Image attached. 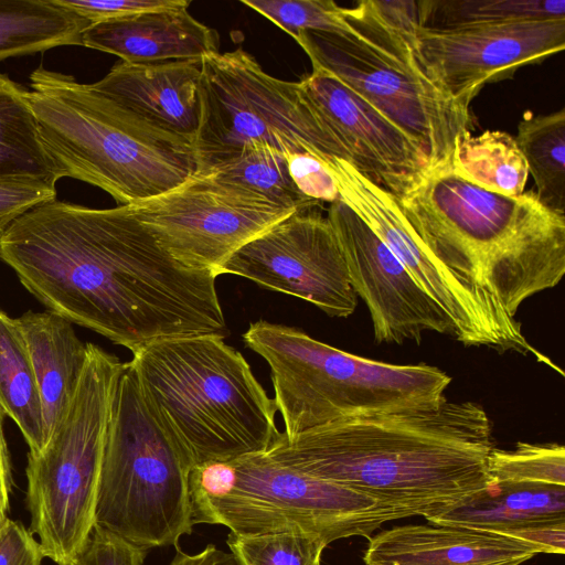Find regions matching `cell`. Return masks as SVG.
<instances>
[{
    "instance_id": "obj_31",
    "label": "cell",
    "mask_w": 565,
    "mask_h": 565,
    "mask_svg": "<svg viewBox=\"0 0 565 565\" xmlns=\"http://www.w3.org/2000/svg\"><path fill=\"white\" fill-rule=\"evenodd\" d=\"M226 545L242 565H321L328 544L302 532L228 534Z\"/></svg>"
},
{
    "instance_id": "obj_41",
    "label": "cell",
    "mask_w": 565,
    "mask_h": 565,
    "mask_svg": "<svg viewBox=\"0 0 565 565\" xmlns=\"http://www.w3.org/2000/svg\"><path fill=\"white\" fill-rule=\"evenodd\" d=\"M2 525V523L0 522V526Z\"/></svg>"
},
{
    "instance_id": "obj_10",
    "label": "cell",
    "mask_w": 565,
    "mask_h": 565,
    "mask_svg": "<svg viewBox=\"0 0 565 565\" xmlns=\"http://www.w3.org/2000/svg\"><path fill=\"white\" fill-rule=\"evenodd\" d=\"M70 407L45 447L28 454L29 530L43 555L72 565L95 526L98 484L113 399L125 363L94 343Z\"/></svg>"
},
{
    "instance_id": "obj_13",
    "label": "cell",
    "mask_w": 565,
    "mask_h": 565,
    "mask_svg": "<svg viewBox=\"0 0 565 565\" xmlns=\"http://www.w3.org/2000/svg\"><path fill=\"white\" fill-rule=\"evenodd\" d=\"M129 206L174 258L216 277L236 250L297 211L198 173Z\"/></svg>"
},
{
    "instance_id": "obj_33",
    "label": "cell",
    "mask_w": 565,
    "mask_h": 565,
    "mask_svg": "<svg viewBox=\"0 0 565 565\" xmlns=\"http://www.w3.org/2000/svg\"><path fill=\"white\" fill-rule=\"evenodd\" d=\"M90 24L122 19L143 12L188 8L186 0H52Z\"/></svg>"
},
{
    "instance_id": "obj_36",
    "label": "cell",
    "mask_w": 565,
    "mask_h": 565,
    "mask_svg": "<svg viewBox=\"0 0 565 565\" xmlns=\"http://www.w3.org/2000/svg\"><path fill=\"white\" fill-rule=\"evenodd\" d=\"M289 172L297 189L319 203L340 199L335 179L316 158L309 154L288 156Z\"/></svg>"
},
{
    "instance_id": "obj_34",
    "label": "cell",
    "mask_w": 565,
    "mask_h": 565,
    "mask_svg": "<svg viewBox=\"0 0 565 565\" xmlns=\"http://www.w3.org/2000/svg\"><path fill=\"white\" fill-rule=\"evenodd\" d=\"M147 551L95 525L72 565H143Z\"/></svg>"
},
{
    "instance_id": "obj_26",
    "label": "cell",
    "mask_w": 565,
    "mask_h": 565,
    "mask_svg": "<svg viewBox=\"0 0 565 565\" xmlns=\"http://www.w3.org/2000/svg\"><path fill=\"white\" fill-rule=\"evenodd\" d=\"M450 166L468 182L505 196H520L529 178L514 137L500 130H486L478 136L470 131L459 135Z\"/></svg>"
},
{
    "instance_id": "obj_16",
    "label": "cell",
    "mask_w": 565,
    "mask_h": 565,
    "mask_svg": "<svg viewBox=\"0 0 565 565\" xmlns=\"http://www.w3.org/2000/svg\"><path fill=\"white\" fill-rule=\"evenodd\" d=\"M327 218L339 239L350 284L369 309L377 343L419 342L425 331L454 337L443 309L348 205L340 200L330 203Z\"/></svg>"
},
{
    "instance_id": "obj_8",
    "label": "cell",
    "mask_w": 565,
    "mask_h": 565,
    "mask_svg": "<svg viewBox=\"0 0 565 565\" xmlns=\"http://www.w3.org/2000/svg\"><path fill=\"white\" fill-rule=\"evenodd\" d=\"M193 466L146 403L130 362L118 380L102 458L95 525L146 550L193 530Z\"/></svg>"
},
{
    "instance_id": "obj_32",
    "label": "cell",
    "mask_w": 565,
    "mask_h": 565,
    "mask_svg": "<svg viewBox=\"0 0 565 565\" xmlns=\"http://www.w3.org/2000/svg\"><path fill=\"white\" fill-rule=\"evenodd\" d=\"M295 38L300 32L352 33L344 8L331 0H242Z\"/></svg>"
},
{
    "instance_id": "obj_3",
    "label": "cell",
    "mask_w": 565,
    "mask_h": 565,
    "mask_svg": "<svg viewBox=\"0 0 565 565\" xmlns=\"http://www.w3.org/2000/svg\"><path fill=\"white\" fill-rule=\"evenodd\" d=\"M397 204L433 254L494 295L511 318L565 274V216L543 207L532 191H487L449 161L430 167Z\"/></svg>"
},
{
    "instance_id": "obj_35",
    "label": "cell",
    "mask_w": 565,
    "mask_h": 565,
    "mask_svg": "<svg viewBox=\"0 0 565 565\" xmlns=\"http://www.w3.org/2000/svg\"><path fill=\"white\" fill-rule=\"evenodd\" d=\"M54 199L55 186L41 181H0V235L25 212Z\"/></svg>"
},
{
    "instance_id": "obj_7",
    "label": "cell",
    "mask_w": 565,
    "mask_h": 565,
    "mask_svg": "<svg viewBox=\"0 0 565 565\" xmlns=\"http://www.w3.org/2000/svg\"><path fill=\"white\" fill-rule=\"evenodd\" d=\"M193 524L236 535L302 532L328 545L370 537L405 515L376 499L286 467L266 454L195 466L189 478Z\"/></svg>"
},
{
    "instance_id": "obj_27",
    "label": "cell",
    "mask_w": 565,
    "mask_h": 565,
    "mask_svg": "<svg viewBox=\"0 0 565 565\" xmlns=\"http://www.w3.org/2000/svg\"><path fill=\"white\" fill-rule=\"evenodd\" d=\"M196 173L284 207L302 210L320 204L297 189L289 172L288 156L265 145H247Z\"/></svg>"
},
{
    "instance_id": "obj_4",
    "label": "cell",
    "mask_w": 565,
    "mask_h": 565,
    "mask_svg": "<svg viewBox=\"0 0 565 565\" xmlns=\"http://www.w3.org/2000/svg\"><path fill=\"white\" fill-rule=\"evenodd\" d=\"M129 362L146 403L193 468L266 454L280 434L274 399L223 338L160 340Z\"/></svg>"
},
{
    "instance_id": "obj_38",
    "label": "cell",
    "mask_w": 565,
    "mask_h": 565,
    "mask_svg": "<svg viewBox=\"0 0 565 565\" xmlns=\"http://www.w3.org/2000/svg\"><path fill=\"white\" fill-rule=\"evenodd\" d=\"M529 545L536 554H564L565 520L536 522L500 532Z\"/></svg>"
},
{
    "instance_id": "obj_14",
    "label": "cell",
    "mask_w": 565,
    "mask_h": 565,
    "mask_svg": "<svg viewBox=\"0 0 565 565\" xmlns=\"http://www.w3.org/2000/svg\"><path fill=\"white\" fill-rule=\"evenodd\" d=\"M222 274L303 299L330 317L347 318L358 305L335 232L313 207L290 213L242 246Z\"/></svg>"
},
{
    "instance_id": "obj_5",
    "label": "cell",
    "mask_w": 565,
    "mask_h": 565,
    "mask_svg": "<svg viewBox=\"0 0 565 565\" xmlns=\"http://www.w3.org/2000/svg\"><path fill=\"white\" fill-rule=\"evenodd\" d=\"M29 100L61 177L134 205L171 191L198 172L194 141L166 131L74 76L39 66Z\"/></svg>"
},
{
    "instance_id": "obj_12",
    "label": "cell",
    "mask_w": 565,
    "mask_h": 565,
    "mask_svg": "<svg viewBox=\"0 0 565 565\" xmlns=\"http://www.w3.org/2000/svg\"><path fill=\"white\" fill-rule=\"evenodd\" d=\"M340 201L348 205L391 249L419 287L443 309L454 338L465 345L488 347L545 358L522 333L494 295L447 267L423 243L397 199L385 189L340 161L334 168Z\"/></svg>"
},
{
    "instance_id": "obj_6",
    "label": "cell",
    "mask_w": 565,
    "mask_h": 565,
    "mask_svg": "<svg viewBox=\"0 0 565 565\" xmlns=\"http://www.w3.org/2000/svg\"><path fill=\"white\" fill-rule=\"evenodd\" d=\"M243 340L270 369L287 439L348 418L435 408L451 382L436 366L362 358L265 320L250 323Z\"/></svg>"
},
{
    "instance_id": "obj_28",
    "label": "cell",
    "mask_w": 565,
    "mask_h": 565,
    "mask_svg": "<svg viewBox=\"0 0 565 565\" xmlns=\"http://www.w3.org/2000/svg\"><path fill=\"white\" fill-rule=\"evenodd\" d=\"M536 186L539 203L565 212V109L548 114H524L514 137Z\"/></svg>"
},
{
    "instance_id": "obj_30",
    "label": "cell",
    "mask_w": 565,
    "mask_h": 565,
    "mask_svg": "<svg viewBox=\"0 0 565 565\" xmlns=\"http://www.w3.org/2000/svg\"><path fill=\"white\" fill-rule=\"evenodd\" d=\"M492 483L565 486V449L558 444L518 443L513 450L492 448L487 458Z\"/></svg>"
},
{
    "instance_id": "obj_17",
    "label": "cell",
    "mask_w": 565,
    "mask_h": 565,
    "mask_svg": "<svg viewBox=\"0 0 565 565\" xmlns=\"http://www.w3.org/2000/svg\"><path fill=\"white\" fill-rule=\"evenodd\" d=\"M300 83L349 163L396 199L430 169L411 137L332 74L312 66Z\"/></svg>"
},
{
    "instance_id": "obj_25",
    "label": "cell",
    "mask_w": 565,
    "mask_h": 565,
    "mask_svg": "<svg viewBox=\"0 0 565 565\" xmlns=\"http://www.w3.org/2000/svg\"><path fill=\"white\" fill-rule=\"evenodd\" d=\"M0 405L21 430L29 452L45 447L40 391L15 319L0 311Z\"/></svg>"
},
{
    "instance_id": "obj_1",
    "label": "cell",
    "mask_w": 565,
    "mask_h": 565,
    "mask_svg": "<svg viewBox=\"0 0 565 565\" xmlns=\"http://www.w3.org/2000/svg\"><path fill=\"white\" fill-rule=\"evenodd\" d=\"M0 259L49 311L132 353L228 333L216 276L174 258L129 205L39 204L0 235Z\"/></svg>"
},
{
    "instance_id": "obj_15",
    "label": "cell",
    "mask_w": 565,
    "mask_h": 565,
    "mask_svg": "<svg viewBox=\"0 0 565 565\" xmlns=\"http://www.w3.org/2000/svg\"><path fill=\"white\" fill-rule=\"evenodd\" d=\"M412 46L425 75L455 102L470 108L486 84L562 52L565 18L451 30L420 28Z\"/></svg>"
},
{
    "instance_id": "obj_18",
    "label": "cell",
    "mask_w": 565,
    "mask_h": 565,
    "mask_svg": "<svg viewBox=\"0 0 565 565\" xmlns=\"http://www.w3.org/2000/svg\"><path fill=\"white\" fill-rule=\"evenodd\" d=\"M201 60L121 61L88 86L146 121L194 141L201 118Z\"/></svg>"
},
{
    "instance_id": "obj_2",
    "label": "cell",
    "mask_w": 565,
    "mask_h": 565,
    "mask_svg": "<svg viewBox=\"0 0 565 565\" xmlns=\"http://www.w3.org/2000/svg\"><path fill=\"white\" fill-rule=\"evenodd\" d=\"M491 424L475 402L348 418L287 439L266 455L294 470L365 493L425 519L491 482Z\"/></svg>"
},
{
    "instance_id": "obj_9",
    "label": "cell",
    "mask_w": 565,
    "mask_h": 565,
    "mask_svg": "<svg viewBox=\"0 0 565 565\" xmlns=\"http://www.w3.org/2000/svg\"><path fill=\"white\" fill-rule=\"evenodd\" d=\"M344 15L352 33L306 31L294 39L312 66L335 76L411 137L431 167L449 162L456 138L475 126L470 108L425 75L413 41L383 23L367 0L344 8Z\"/></svg>"
},
{
    "instance_id": "obj_29",
    "label": "cell",
    "mask_w": 565,
    "mask_h": 565,
    "mask_svg": "<svg viewBox=\"0 0 565 565\" xmlns=\"http://www.w3.org/2000/svg\"><path fill=\"white\" fill-rule=\"evenodd\" d=\"M419 8L422 28L429 30L565 18V0H428Z\"/></svg>"
},
{
    "instance_id": "obj_19",
    "label": "cell",
    "mask_w": 565,
    "mask_h": 565,
    "mask_svg": "<svg viewBox=\"0 0 565 565\" xmlns=\"http://www.w3.org/2000/svg\"><path fill=\"white\" fill-rule=\"evenodd\" d=\"M536 553L510 536L452 525L407 524L369 537L365 565H521Z\"/></svg>"
},
{
    "instance_id": "obj_40",
    "label": "cell",
    "mask_w": 565,
    "mask_h": 565,
    "mask_svg": "<svg viewBox=\"0 0 565 565\" xmlns=\"http://www.w3.org/2000/svg\"><path fill=\"white\" fill-rule=\"evenodd\" d=\"M6 413L0 405V522L3 523L10 510V499L13 488V479L9 451L3 434V420Z\"/></svg>"
},
{
    "instance_id": "obj_23",
    "label": "cell",
    "mask_w": 565,
    "mask_h": 565,
    "mask_svg": "<svg viewBox=\"0 0 565 565\" xmlns=\"http://www.w3.org/2000/svg\"><path fill=\"white\" fill-rule=\"evenodd\" d=\"M61 173L42 141L28 89L0 73V181L55 186Z\"/></svg>"
},
{
    "instance_id": "obj_21",
    "label": "cell",
    "mask_w": 565,
    "mask_h": 565,
    "mask_svg": "<svg viewBox=\"0 0 565 565\" xmlns=\"http://www.w3.org/2000/svg\"><path fill=\"white\" fill-rule=\"evenodd\" d=\"M15 320L40 391L46 445L75 395L87 345L77 338L72 323L54 312L28 311Z\"/></svg>"
},
{
    "instance_id": "obj_37",
    "label": "cell",
    "mask_w": 565,
    "mask_h": 565,
    "mask_svg": "<svg viewBox=\"0 0 565 565\" xmlns=\"http://www.w3.org/2000/svg\"><path fill=\"white\" fill-rule=\"evenodd\" d=\"M44 558L34 534L8 516L0 526V565H42Z\"/></svg>"
},
{
    "instance_id": "obj_24",
    "label": "cell",
    "mask_w": 565,
    "mask_h": 565,
    "mask_svg": "<svg viewBox=\"0 0 565 565\" xmlns=\"http://www.w3.org/2000/svg\"><path fill=\"white\" fill-rule=\"evenodd\" d=\"M90 23L52 0H0V61L83 45Z\"/></svg>"
},
{
    "instance_id": "obj_39",
    "label": "cell",
    "mask_w": 565,
    "mask_h": 565,
    "mask_svg": "<svg viewBox=\"0 0 565 565\" xmlns=\"http://www.w3.org/2000/svg\"><path fill=\"white\" fill-rule=\"evenodd\" d=\"M170 565H242L231 552H224L213 544L206 545L198 553H186L179 547Z\"/></svg>"
},
{
    "instance_id": "obj_22",
    "label": "cell",
    "mask_w": 565,
    "mask_h": 565,
    "mask_svg": "<svg viewBox=\"0 0 565 565\" xmlns=\"http://www.w3.org/2000/svg\"><path fill=\"white\" fill-rule=\"evenodd\" d=\"M426 520L431 524L494 533L565 520V486L490 483L459 505Z\"/></svg>"
},
{
    "instance_id": "obj_11",
    "label": "cell",
    "mask_w": 565,
    "mask_h": 565,
    "mask_svg": "<svg viewBox=\"0 0 565 565\" xmlns=\"http://www.w3.org/2000/svg\"><path fill=\"white\" fill-rule=\"evenodd\" d=\"M198 172L252 143L309 154L324 167L349 159L300 82L276 78L238 47L202 57Z\"/></svg>"
},
{
    "instance_id": "obj_20",
    "label": "cell",
    "mask_w": 565,
    "mask_h": 565,
    "mask_svg": "<svg viewBox=\"0 0 565 565\" xmlns=\"http://www.w3.org/2000/svg\"><path fill=\"white\" fill-rule=\"evenodd\" d=\"M84 46L131 64L198 60L217 53L218 34L194 19L188 8L163 9L93 23Z\"/></svg>"
}]
</instances>
